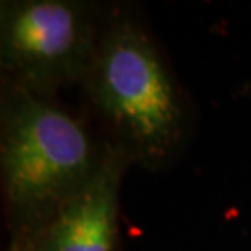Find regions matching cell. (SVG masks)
Segmentation results:
<instances>
[{
  "instance_id": "obj_2",
  "label": "cell",
  "mask_w": 251,
  "mask_h": 251,
  "mask_svg": "<svg viewBox=\"0 0 251 251\" xmlns=\"http://www.w3.org/2000/svg\"><path fill=\"white\" fill-rule=\"evenodd\" d=\"M88 99L132 164L158 168L184 136V102L162 54L126 15L102 26L84 80Z\"/></svg>"
},
{
  "instance_id": "obj_3",
  "label": "cell",
  "mask_w": 251,
  "mask_h": 251,
  "mask_svg": "<svg viewBox=\"0 0 251 251\" xmlns=\"http://www.w3.org/2000/svg\"><path fill=\"white\" fill-rule=\"evenodd\" d=\"M102 26L76 0H9L0 8L2 86L52 97L84 84Z\"/></svg>"
},
{
  "instance_id": "obj_1",
  "label": "cell",
  "mask_w": 251,
  "mask_h": 251,
  "mask_svg": "<svg viewBox=\"0 0 251 251\" xmlns=\"http://www.w3.org/2000/svg\"><path fill=\"white\" fill-rule=\"evenodd\" d=\"M106 142L52 97L2 86L0 179L11 236L45 225L99 171Z\"/></svg>"
},
{
  "instance_id": "obj_4",
  "label": "cell",
  "mask_w": 251,
  "mask_h": 251,
  "mask_svg": "<svg viewBox=\"0 0 251 251\" xmlns=\"http://www.w3.org/2000/svg\"><path fill=\"white\" fill-rule=\"evenodd\" d=\"M132 162L119 145L106 142L99 171L78 196L39 229L11 236L8 251H117L119 196Z\"/></svg>"
},
{
  "instance_id": "obj_5",
  "label": "cell",
  "mask_w": 251,
  "mask_h": 251,
  "mask_svg": "<svg viewBox=\"0 0 251 251\" xmlns=\"http://www.w3.org/2000/svg\"><path fill=\"white\" fill-rule=\"evenodd\" d=\"M6 251H8V250H6Z\"/></svg>"
}]
</instances>
